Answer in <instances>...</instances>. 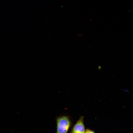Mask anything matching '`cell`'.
Listing matches in <instances>:
<instances>
[{"mask_svg": "<svg viewBox=\"0 0 133 133\" xmlns=\"http://www.w3.org/2000/svg\"><path fill=\"white\" fill-rule=\"evenodd\" d=\"M83 116H81L72 127L71 132L73 133H84L85 131Z\"/></svg>", "mask_w": 133, "mask_h": 133, "instance_id": "cell-2", "label": "cell"}, {"mask_svg": "<svg viewBox=\"0 0 133 133\" xmlns=\"http://www.w3.org/2000/svg\"><path fill=\"white\" fill-rule=\"evenodd\" d=\"M73 133L71 132L70 133Z\"/></svg>", "mask_w": 133, "mask_h": 133, "instance_id": "cell-4", "label": "cell"}, {"mask_svg": "<svg viewBox=\"0 0 133 133\" xmlns=\"http://www.w3.org/2000/svg\"><path fill=\"white\" fill-rule=\"evenodd\" d=\"M84 133H95L93 131L88 129H87L85 130Z\"/></svg>", "mask_w": 133, "mask_h": 133, "instance_id": "cell-3", "label": "cell"}, {"mask_svg": "<svg viewBox=\"0 0 133 133\" xmlns=\"http://www.w3.org/2000/svg\"><path fill=\"white\" fill-rule=\"evenodd\" d=\"M56 121V133H67L70 128L72 126L71 118L67 115H62L57 117Z\"/></svg>", "mask_w": 133, "mask_h": 133, "instance_id": "cell-1", "label": "cell"}]
</instances>
